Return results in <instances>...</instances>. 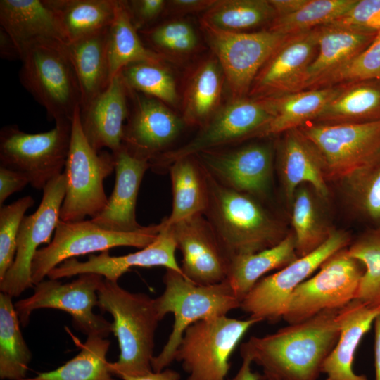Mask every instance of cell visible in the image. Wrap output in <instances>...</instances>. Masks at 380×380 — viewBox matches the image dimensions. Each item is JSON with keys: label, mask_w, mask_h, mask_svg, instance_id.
I'll use <instances>...</instances> for the list:
<instances>
[{"label": "cell", "mask_w": 380, "mask_h": 380, "mask_svg": "<svg viewBox=\"0 0 380 380\" xmlns=\"http://www.w3.org/2000/svg\"><path fill=\"white\" fill-rule=\"evenodd\" d=\"M129 89L120 73L89 106L80 109V124L90 146L97 152L108 148L114 153L122 148L127 120Z\"/></svg>", "instance_id": "cell-22"}, {"label": "cell", "mask_w": 380, "mask_h": 380, "mask_svg": "<svg viewBox=\"0 0 380 380\" xmlns=\"http://www.w3.org/2000/svg\"><path fill=\"white\" fill-rule=\"evenodd\" d=\"M169 227L182 253L181 269L186 279L211 285L227 279L230 258L203 213Z\"/></svg>", "instance_id": "cell-20"}, {"label": "cell", "mask_w": 380, "mask_h": 380, "mask_svg": "<svg viewBox=\"0 0 380 380\" xmlns=\"http://www.w3.org/2000/svg\"><path fill=\"white\" fill-rule=\"evenodd\" d=\"M308 0H270L276 17L291 15L303 6Z\"/></svg>", "instance_id": "cell-52"}, {"label": "cell", "mask_w": 380, "mask_h": 380, "mask_svg": "<svg viewBox=\"0 0 380 380\" xmlns=\"http://www.w3.org/2000/svg\"><path fill=\"white\" fill-rule=\"evenodd\" d=\"M207 44L223 70L231 99L246 97L259 70L288 35L267 28L231 32L201 23Z\"/></svg>", "instance_id": "cell-14"}, {"label": "cell", "mask_w": 380, "mask_h": 380, "mask_svg": "<svg viewBox=\"0 0 380 380\" xmlns=\"http://www.w3.org/2000/svg\"><path fill=\"white\" fill-rule=\"evenodd\" d=\"M56 15L66 44L108 29L118 0H46Z\"/></svg>", "instance_id": "cell-34"}, {"label": "cell", "mask_w": 380, "mask_h": 380, "mask_svg": "<svg viewBox=\"0 0 380 380\" xmlns=\"http://www.w3.org/2000/svg\"><path fill=\"white\" fill-rule=\"evenodd\" d=\"M357 0H308L298 11L276 17L267 26L284 35H292L327 25L348 11Z\"/></svg>", "instance_id": "cell-41"}, {"label": "cell", "mask_w": 380, "mask_h": 380, "mask_svg": "<svg viewBox=\"0 0 380 380\" xmlns=\"http://www.w3.org/2000/svg\"><path fill=\"white\" fill-rule=\"evenodd\" d=\"M108 29L65 45L76 75L83 110L109 85Z\"/></svg>", "instance_id": "cell-28"}, {"label": "cell", "mask_w": 380, "mask_h": 380, "mask_svg": "<svg viewBox=\"0 0 380 380\" xmlns=\"http://www.w3.org/2000/svg\"><path fill=\"white\" fill-rule=\"evenodd\" d=\"M163 281L165 290L154 298L156 308L160 320L172 312L175 322L163 350L153 358V372L164 370L175 360L176 350L189 326L203 319L225 316L241 307V301L227 279L215 284L199 285L167 269Z\"/></svg>", "instance_id": "cell-4"}, {"label": "cell", "mask_w": 380, "mask_h": 380, "mask_svg": "<svg viewBox=\"0 0 380 380\" xmlns=\"http://www.w3.org/2000/svg\"><path fill=\"white\" fill-rule=\"evenodd\" d=\"M139 32L153 47V51L163 57L165 53H189L198 43L194 28L184 20L167 21Z\"/></svg>", "instance_id": "cell-44"}, {"label": "cell", "mask_w": 380, "mask_h": 380, "mask_svg": "<svg viewBox=\"0 0 380 380\" xmlns=\"http://www.w3.org/2000/svg\"><path fill=\"white\" fill-rule=\"evenodd\" d=\"M298 258L294 235L289 233L272 247L232 258L227 279L241 303L265 274L281 269Z\"/></svg>", "instance_id": "cell-31"}, {"label": "cell", "mask_w": 380, "mask_h": 380, "mask_svg": "<svg viewBox=\"0 0 380 380\" xmlns=\"http://www.w3.org/2000/svg\"><path fill=\"white\" fill-rule=\"evenodd\" d=\"M12 299L0 293V378L25 380L32 353L23 336Z\"/></svg>", "instance_id": "cell-36"}, {"label": "cell", "mask_w": 380, "mask_h": 380, "mask_svg": "<svg viewBox=\"0 0 380 380\" xmlns=\"http://www.w3.org/2000/svg\"><path fill=\"white\" fill-rule=\"evenodd\" d=\"M172 204L170 215L163 222L173 225L193 215L203 213L208 204V184L204 169L194 156L174 161L168 167Z\"/></svg>", "instance_id": "cell-32"}, {"label": "cell", "mask_w": 380, "mask_h": 380, "mask_svg": "<svg viewBox=\"0 0 380 380\" xmlns=\"http://www.w3.org/2000/svg\"><path fill=\"white\" fill-rule=\"evenodd\" d=\"M260 322L225 315L189 326L175 355L189 374L186 380H225L232 353L249 329Z\"/></svg>", "instance_id": "cell-7"}, {"label": "cell", "mask_w": 380, "mask_h": 380, "mask_svg": "<svg viewBox=\"0 0 380 380\" xmlns=\"http://www.w3.org/2000/svg\"><path fill=\"white\" fill-rule=\"evenodd\" d=\"M350 243V237L346 232L332 229L327 239L315 251L262 278L241 301L240 308L250 317L261 322L279 321L296 289L329 258Z\"/></svg>", "instance_id": "cell-15"}, {"label": "cell", "mask_w": 380, "mask_h": 380, "mask_svg": "<svg viewBox=\"0 0 380 380\" xmlns=\"http://www.w3.org/2000/svg\"><path fill=\"white\" fill-rule=\"evenodd\" d=\"M205 172L208 198L203 215L230 259L272 247L287 235L260 200L227 188Z\"/></svg>", "instance_id": "cell-2"}, {"label": "cell", "mask_w": 380, "mask_h": 380, "mask_svg": "<svg viewBox=\"0 0 380 380\" xmlns=\"http://www.w3.org/2000/svg\"><path fill=\"white\" fill-rule=\"evenodd\" d=\"M375 380H380V313L374 322Z\"/></svg>", "instance_id": "cell-55"}, {"label": "cell", "mask_w": 380, "mask_h": 380, "mask_svg": "<svg viewBox=\"0 0 380 380\" xmlns=\"http://www.w3.org/2000/svg\"><path fill=\"white\" fill-rule=\"evenodd\" d=\"M217 0H172L167 1L165 11L180 15L208 11Z\"/></svg>", "instance_id": "cell-50"}, {"label": "cell", "mask_w": 380, "mask_h": 380, "mask_svg": "<svg viewBox=\"0 0 380 380\" xmlns=\"http://www.w3.org/2000/svg\"><path fill=\"white\" fill-rule=\"evenodd\" d=\"M380 313L374 306L355 299L338 311L340 333L338 341L324 362L322 373L325 380H368L356 374L353 365L357 348Z\"/></svg>", "instance_id": "cell-25"}, {"label": "cell", "mask_w": 380, "mask_h": 380, "mask_svg": "<svg viewBox=\"0 0 380 380\" xmlns=\"http://www.w3.org/2000/svg\"><path fill=\"white\" fill-rule=\"evenodd\" d=\"M0 56L7 61L22 60V55L16 44L1 27H0Z\"/></svg>", "instance_id": "cell-51"}, {"label": "cell", "mask_w": 380, "mask_h": 380, "mask_svg": "<svg viewBox=\"0 0 380 380\" xmlns=\"http://www.w3.org/2000/svg\"><path fill=\"white\" fill-rule=\"evenodd\" d=\"M80 107L74 114L65 166V193L60 211L63 222H78L99 215L108 204L103 182L115 170V158L108 151H96L84 135Z\"/></svg>", "instance_id": "cell-5"}, {"label": "cell", "mask_w": 380, "mask_h": 380, "mask_svg": "<svg viewBox=\"0 0 380 380\" xmlns=\"http://www.w3.org/2000/svg\"><path fill=\"white\" fill-rule=\"evenodd\" d=\"M252 362L248 357H242V364L236 375L228 380H261V376L251 369Z\"/></svg>", "instance_id": "cell-54"}, {"label": "cell", "mask_w": 380, "mask_h": 380, "mask_svg": "<svg viewBox=\"0 0 380 380\" xmlns=\"http://www.w3.org/2000/svg\"><path fill=\"white\" fill-rule=\"evenodd\" d=\"M224 82L223 70L213 55L197 66L184 91L182 119L186 125L201 127L214 115L220 108Z\"/></svg>", "instance_id": "cell-33"}, {"label": "cell", "mask_w": 380, "mask_h": 380, "mask_svg": "<svg viewBox=\"0 0 380 380\" xmlns=\"http://www.w3.org/2000/svg\"><path fill=\"white\" fill-rule=\"evenodd\" d=\"M338 94L311 122L361 124L380 121V80L339 84Z\"/></svg>", "instance_id": "cell-29"}, {"label": "cell", "mask_w": 380, "mask_h": 380, "mask_svg": "<svg viewBox=\"0 0 380 380\" xmlns=\"http://www.w3.org/2000/svg\"><path fill=\"white\" fill-rule=\"evenodd\" d=\"M30 184L29 179L23 174L0 166V205L13 193L21 191Z\"/></svg>", "instance_id": "cell-49"}, {"label": "cell", "mask_w": 380, "mask_h": 380, "mask_svg": "<svg viewBox=\"0 0 380 380\" xmlns=\"http://www.w3.org/2000/svg\"><path fill=\"white\" fill-rule=\"evenodd\" d=\"M278 170L288 202H292L297 189L305 184L322 198H328L329 187L320 159L298 129L284 133L278 148Z\"/></svg>", "instance_id": "cell-26"}, {"label": "cell", "mask_w": 380, "mask_h": 380, "mask_svg": "<svg viewBox=\"0 0 380 380\" xmlns=\"http://www.w3.org/2000/svg\"><path fill=\"white\" fill-rule=\"evenodd\" d=\"M363 273V266L348 255L347 248L341 249L296 289L282 319L296 324L324 310H340L356 298Z\"/></svg>", "instance_id": "cell-11"}, {"label": "cell", "mask_w": 380, "mask_h": 380, "mask_svg": "<svg viewBox=\"0 0 380 380\" xmlns=\"http://www.w3.org/2000/svg\"><path fill=\"white\" fill-rule=\"evenodd\" d=\"M72 123L56 124L52 129L27 133L16 125L0 131V166L25 175L30 184L41 190L61 175L65 166Z\"/></svg>", "instance_id": "cell-10"}, {"label": "cell", "mask_w": 380, "mask_h": 380, "mask_svg": "<svg viewBox=\"0 0 380 380\" xmlns=\"http://www.w3.org/2000/svg\"><path fill=\"white\" fill-rule=\"evenodd\" d=\"M317 53L309 66L303 90L337 70L366 49L378 32L324 25L315 27Z\"/></svg>", "instance_id": "cell-27"}, {"label": "cell", "mask_w": 380, "mask_h": 380, "mask_svg": "<svg viewBox=\"0 0 380 380\" xmlns=\"http://www.w3.org/2000/svg\"><path fill=\"white\" fill-rule=\"evenodd\" d=\"M42 191L37 209L34 213L25 216L21 222L13 262L0 280L1 292L13 298L34 286L31 272L34 257L39 246L51 242V237L60 220L65 193L63 172L51 180Z\"/></svg>", "instance_id": "cell-17"}, {"label": "cell", "mask_w": 380, "mask_h": 380, "mask_svg": "<svg viewBox=\"0 0 380 380\" xmlns=\"http://www.w3.org/2000/svg\"><path fill=\"white\" fill-rule=\"evenodd\" d=\"M129 91L134 107L124 127L122 146L132 155L146 160L151 167L170 150L186 124L162 101Z\"/></svg>", "instance_id": "cell-18"}, {"label": "cell", "mask_w": 380, "mask_h": 380, "mask_svg": "<svg viewBox=\"0 0 380 380\" xmlns=\"http://www.w3.org/2000/svg\"><path fill=\"white\" fill-rule=\"evenodd\" d=\"M132 23L140 32L151 27V24L165 11L167 1H126Z\"/></svg>", "instance_id": "cell-48"}, {"label": "cell", "mask_w": 380, "mask_h": 380, "mask_svg": "<svg viewBox=\"0 0 380 380\" xmlns=\"http://www.w3.org/2000/svg\"><path fill=\"white\" fill-rule=\"evenodd\" d=\"M161 228L160 222L123 232L103 229L91 220L70 222L60 220L51 242L39 248L34 257L31 268L34 286L53 269L76 256L120 246L144 248L156 239Z\"/></svg>", "instance_id": "cell-8"}, {"label": "cell", "mask_w": 380, "mask_h": 380, "mask_svg": "<svg viewBox=\"0 0 380 380\" xmlns=\"http://www.w3.org/2000/svg\"><path fill=\"white\" fill-rule=\"evenodd\" d=\"M180 374L172 369H167L160 372H151L137 376H124L122 380H179Z\"/></svg>", "instance_id": "cell-53"}, {"label": "cell", "mask_w": 380, "mask_h": 380, "mask_svg": "<svg viewBox=\"0 0 380 380\" xmlns=\"http://www.w3.org/2000/svg\"><path fill=\"white\" fill-rule=\"evenodd\" d=\"M327 25L354 30H380V0H357L343 15Z\"/></svg>", "instance_id": "cell-47"}, {"label": "cell", "mask_w": 380, "mask_h": 380, "mask_svg": "<svg viewBox=\"0 0 380 380\" xmlns=\"http://www.w3.org/2000/svg\"><path fill=\"white\" fill-rule=\"evenodd\" d=\"M347 251L364 267L355 299L380 306V227L365 231L349 244Z\"/></svg>", "instance_id": "cell-43"}, {"label": "cell", "mask_w": 380, "mask_h": 380, "mask_svg": "<svg viewBox=\"0 0 380 380\" xmlns=\"http://www.w3.org/2000/svg\"><path fill=\"white\" fill-rule=\"evenodd\" d=\"M291 224L298 257L320 246L332 229L322 222L313 197L305 185L300 186L292 201Z\"/></svg>", "instance_id": "cell-40"}, {"label": "cell", "mask_w": 380, "mask_h": 380, "mask_svg": "<svg viewBox=\"0 0 380 380\" xmlns=\"http://www.w3.org/2000/svg\"><path fill=\"white\" fill-rule=\"evenodd\" d=\"M103 279L98 274L84 273L65 284L59 279H44L34 286L30 296L14 304L21 325H27L31 314L36 310L56 309L68 313L75 328L87 336L106 338L112 332L111 322L94 312Z\"/></svg>", "instance_id": "cell-12"}, {"label": "cell", "mask_w": 380, "mask_h": 380, "mask_svg": "<svg viewBox=\"0 0 380 380\" xmlns=\"http://www.w3.org/2000/svg\"><path fill=\"white\" fill-rule=\"evenodd\" d=\"M0 27L23 56L33 46L66 44L55 13L46 0H1Z\"/></svg>", "instance_id": "cell-24"}, {"label": "cell", "mask_w": 380, "mask_h": 380, "mask_svg": "<svg viewBox=\"0 0 380 380\" xmlns=\"http://www.w3.org/2000/svg\"><path fill=\"white\" fill-rule=\"evenodd\" d=\"M108 55L112 79L129 65L165 59L144 45L132 23L126 1L118 0L115 17L108 29Z\"/></svg>", "instance_id": "cell-35"}, {"label": "cell", "mask_w": 380, "mask_h": 380, "mask_svg": "<svg viewBox=\"0 0 380 380\" xmlns=\"http://www.w3.org/2000/svg\"><path fill=\"white\" fill-rule=\"evenodd\" d=\"M339 310H328L241 344V357L262 370L261 380H317L340 333Z\"/></svg>", "instance_id": "cell-1"}, {"label": "cell", "mask_w": 380, "mask_h": 380, "mask_svg": "<svg viewBox=\"0 0 380 380\" xmlns=\"http://www.w3.org/2000/svg\"><path fill=\"white\" fill-rule=\"evenodd\" d=\"M97 306L112 315V332L118 341V359L109 365L112 374L122 379L153 372L155 333L160 321L155 299L103 279Z\"/></svg>", "instance_id": "cell-3"}, {"label": "cell", "mask_w": 380, "mask_h": 380, "mask_svg": "<svg viewBox=\"0 0 380 380\" xmlns=\"http://www.w3.org/2000/svg\"><path fill=\"white\" fill-rule=\"evenodd\" d=\"M317 49L315 28L288 35L259 70L248 96L272 98L303 91Z\"/></svg>", "instance_id": "cell-19"}, {"label": "cell", "mask_w": 380, "mask_h": 380, "mask_svg": "<svg viewBox=\"0 0 380 380\" xmlns=\"http://www.w3.org/2000/svg\"><path fill=\"white\" fill-rule=\"evenodd\" d=\"M338 182L353 212L370 227H380V153Z\"/></svg>", "instance_id": "cell-39"}, {"label": "cell", "mask_w": 380, "mask_h": 380, "mask_svg": "<svg viewBox=\"0 0 380 380\" xmlns=\"http://www.w3.org/2000/svg\"><path fill=\"white\" fill-rule=\"evenodd\" d=\"M194 156L214 179L227 188L260 201L271 190L274 149L270 143L226 146L203 151Z\"/></svg>", "instance_id": "cell-16"}, {"label": "cell", "mask_w": 380, "mask_h": 380, "mask_svg": "<svg viewBox=\"0 0 380 380\" xmlns=\"http://www.w3.org/2000/svg\"><path fill=\"white\" fill-rule=\"evenodd\" d=\"M34 203L31 196L0 206V280L11 267L17 250V239L26 211Z\"/></svg>", "instance_id": "cell-46"}, {"label": "cell", "mask_w": 380, "mask_h": 380, "mask_svg": "<svg viewBox=\"0 0 380 380\" xmlns=\"http://www.w3.org/2000/svg\"><path fill=\"white\" fill-rule=\"evenodd\" d=\"M339 89L336 85L263 99L272 118L260 138L284 134L313 122Z\"/></svg>", "instance_id": "cell-30"}, {"label": "cell", "mask_w": 380, "mask_h": 380, "mask_svg": "<svg viewBox=\"0 0 380 380\" xmlns=\"http://www.w3.org/2000/svg\"><path fill=\"white\" fill-rule=\"evenodd\" d=\"M365 80H380V30L371 44L361 53L316 82L310 89Z\"/></svg>", "instance_id": "cell-45"}, {"label": "cell", "mask_w": 380, "mask_h": 380, "mask_svg": "<svg viewBox=\"0 0 380 380\" xmlns=\"http://www.w3.org/2000/svg\"><path fill=\"white\" fill-rule=\"evenodd\" d=\"M276 16L270 0H217L204 13L200 23L226 32H243L267 27Z\"/></svg>", "instance_id": "cell-37"}, {"label": "cell", "mask_w": 380, "mask_h": 380, "mask_svg": "<svg viewBox=\"0 0 380 380\" xmlns=\"http://www.w3.org/2000/svg\"><path fill=\"white\" fill-rule=\"evenodd\" d=\"M298 130L318 155L327 182H340L380 153V121L308 122Z\"/></svg>", "instance_id": "cell-13"}, {"label": "cell", "mask_w": 380, "mask_h": 380, "mask_svg": "<svg viewBox=\"0 0 380 380\" xmlns=\"http://www.w3.org/2000/svg\"><path fill=\"white\" fill-rule=\"evenodd\" d=\"M113 154L115 172L113 191L104 210L91 220L100 227L110 231L140 230L144 226L137 221L136 203L141 182L150 168L149 163L132 155L122 146Z\"/></svg>", "instance_id": "cell-23"}, {"label": "cell", "mask_w": 380, "mask_h": 380, "mask_svg": "<svg viewBox=\"0 0 380 380\" xmlns=\"http://www.w3.org/2000/svg\"><path fill=\"white\" fill-rule=\"evenodd\" d=\"M65 45L32 47L23 56L19 71L23 87L55 125L72 123L76 109L81 106L80 86Z\"/></svg>", "instance_id": "cell-6"}, {"label": "cell", "mask_w": 380, "mask_h": 380, "mask_svg": "<svg viewBox=\"0 0 380 380\" xmlns=\"http://www.w3.org/2000/svg\"><path fill=\"white\" fill-rule=\"evenodd\" d=\"M120 75L131 91L153 97L166 105L177 103L175 80L164 61L133 63L124 68Z\"/></svg>", "instance_id": "cell-42"}, {"label": "cell", "mask_w": 380, "mask_h": 380, "mask_svg": "<svg viewBox=\"0 0 380 380\" xmlns=\"http://www.w3.org/2000/svg\"><path fill=\"white\" fill-rule=\"evenodd\" d=\"M110 346L106 338L87 336L74 357L53 370L25 380H115L106 357Z\"/></svg>", "instance_id": "cell-38"}, {"label": "cell", "mask_w": 380, "mask_h": 380, "mask_svg": "<svg viewBox=\"0 0 380 380\" xmlns=\"http://www.w3.org/2000/svg\"><path fill=\"white\" fill-rule=\"evenodd\" d=\"M160 222L162 228L156 239L139 251L125 255L112 256L108 251H105L97 255H90L84 262L75 258H70L53 269L47 277L60 279L84 273H95L106 279L118 282V279L133 267L155 266L165 267L184 276L181 266L175 258L177 244L172 229L163 221Z\"/></svg>", "instance_id": "cell-21"}, {"label": "cell", "mask_w": 380, "mask_h": 380, "mask_svg": "<svg viewBox=\"0 0 380 380\" xmlns=\"http://www.w3.org/2000/svg\"><path fill=\"white\" fill-rule=\"evenodd\" d=\"M272 118L263 99H231L220 107L195 137L185 144L167 151L152 163L155 172L167 170L175 160L199 152L229 146L251 138H260Z\"/></svg>", "instance_id": "cell-9"}]
</instances>
